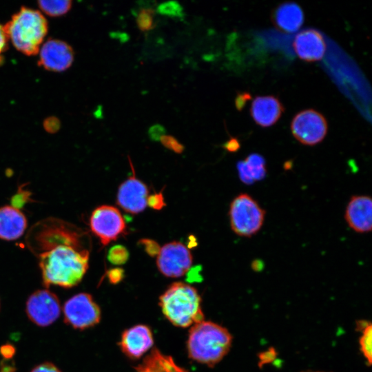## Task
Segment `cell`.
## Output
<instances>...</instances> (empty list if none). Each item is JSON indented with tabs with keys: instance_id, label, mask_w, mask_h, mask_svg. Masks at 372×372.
Instances as JSON below:
<instances>
[{
	"instance_id": "39",
	"label": "cell",
	"mask_w": 372,
	"mask_h": 372,
	"mask_svg": "<svg viewBox=\"0 0 372 372\" xmlns=\"http://www.w3.org/2000/svg\"><path fill=\"white\" fill-rule=\"evenodd\" d=\"M300 372H327V371H313V370H304V371H302Z\"/></svg>"
},
{
	"instance_id": "27",
	"label": "cell",
	"mask_w": 372,
	"mask_h": 372,
	"mask_svg": "<svg viewBox=\"0 0 372 372\" xmlns=\"http://www.w3.org/2000/svg\"><path fill=\"white\" fill-rule=\"evenodd\" d=\"M147 205L154 209H161L165 205L162 193L148 196Z\"/></svg>"
},
{
	"instance_id": "9",
	"label": "cell",
	"mask_w": 372,
	"mask_h": 372,
	"mask_svg": "<svg viewBox=\"0 0 372 372\" xmlns=\"http://www.w3.org/2000/svg\"><path fill=\"white\" fill-rule=\"evenodd\" d=\"M25 312L28 318L35 324L39 327L49 326L60 316L59 299L48 289L37 290L28 298Z\"/></svg>"
},
{
	"instance_id": "11",
	"label": "cell",
	"mask_w": 372,
	"mask_h": 372,
	"mask_svg": "<svg viewBox=\"0 0 372 372\" xmlns=\"http://www.w3.org/2000/svg\"><path fill=\"white\" fill-rule=\"evenodd\" d=\"M154 345L151 329L145 324H136L125 329L121 334L118 346L131 359H139Z\"/></svg>"
},
{
	"instance_id": "37",
	"label": "cell",
	"mask_w": 372,
	"mask_h": 372,
	"mask_svg": "<svg viewBox=\"0 0 372 372\" xmlns=\"http://www.w3.org/2000/svg\"><path fill=\"white\" fill-rule=\"evenodd\" d=\"M113 39H118L121 43H125L129 40V36L125 32H113L110 33Z\"/></svg>"
},
{
	"instance_id": "28",
	"label": "cell",
	"mask_w": 372,
	"mask_h": 372,
	"mask_svg": "<svg viewBox=\"0 0 372 372\" xmlns=\"http://www.w3.org/2000/svg\"><path fill=\"white\" fill-rule=\"evenodd\" d=\"M166 130L161 124H155L152 125L148 130V136L151 140L157 141H159L161 136L165 134Z\"/></svg>"
},
{
	"instance_id": "38",
	"label": "cell",
	"mask_w": 372,
	"mask_h": 372,
	"mask_svg": "<svg viewBox=\"0 0 372 372\" xmlns=\"http://www.w3.org/2000/svg\"><path fill=\"white\" fill-rule=\"evenodd\" d=\"M15 369L12 364L3 361L1 364L0 372H14Z\"/></svg>"
},
{
	"instance_id": "13",
	"label": "cell",
	"mask_w": 372,
	"mask_h": 372,
	"mask_svg": "<svg viewBox=\"0 0 372 372\" xmlns=\"http://www.w3.org/2000/svg\"><path fill=\"white\" fill-rule=\"evenodd\" d=\"M349 227L359 234L372 230V200L369 196L354 195L349 200L344 212Z\"/></svg>"
},
{
	"instance_id": "31",
	"label": "cell",
	"mask_w": 372,
	"mask_h": 372,
	"mask_svg": "<svg viewBox=\"0 0 372 372\" xmlns=\"http://www.w3.org/2000/svg\"><path fill=\"white\" fill-rule=\"evenodd\" d=\"M30 372H61L54 364L41 363L32 369Z\"/></svg>"
},
{
	"instance_id": "10",
	"label": "cell",
	"mask_w": 372,
	"mask_h": 372,
	"mask_svg": "<svg viewBox=\"0 0 372 372\" xmlns=\"http://www.w3.org/2000/svg\"><path fill=\"white\" fill-rule=\"evenodd\" d=\"M192 264L188 248L180 242L165 245L158 254L156 265L162 274L168 278H179L185 274Z\"/></svg>"
},
{
	"instance_id": "34",
	"label": "cell",
	"mask_w": 372,
	"mask_h": 372,
	"mask_svg": "<svg viewBox=\"0 0 372 372\" xmlns=\"http://www.w3.org/2000/svg\"><path fill=\"white\" fill-rule=\"evenodd\" d=\"M223 147L230 152H235L240 148V143L236 138H231L223 144Z\"/></svg>"
},
{
	"instance_id": "33",
	"label": "cell",
	"mask_w": 372,
	"mask_h": 372,
	"mask_svg": "<svg viewBox=\"0 0 372 372\" xmlns=\"http://www.w3.org/2000/svg\"><path fill=\"white\" fill-rule=\"evenodd\" d=\"M251 96L249 93L238 94L235 100L236 107L238 110H241L246 102L249 100Z\"/></svg>"
},
{
	"instance_id": "36",
	"label": "cell",
	"mask_w": 372,
	"mask_h": 372,
	"mask_svg": "<svg viewBox=\"0 0 372 372\" xmlns=\"http://www.w3.org/2000/svg\"><path fill=\"white\" fill-rule=\"evenodd\" d=\"M44 126L47 131L54 132L58 129L57 120L54 121V118H50L45 121Z\"/></svg>"
},
{
	"instance_id": "8",
	"label": "cell",
	"mask_w": 372,
	"mask_h": 372,
	"mask_svg": "<svg viewBox=\"0 0 372 372\" xmlns=\"http://www.w3.org/2000/svg\"><path fill=\"white\" fill-rule=\"evenodd\" d=\"M92 232L103 245L116 240L125 231V223L119 210L110 205L96 207L90 218Z\"/></svg>"
},
{
	"instance_id": "20",
	"label": "cell",
	"mask_w": 372,
	"mask_h": 372,
	"mask_svg": "<svg viewBox=\"0 0 372 372\" xmlns=\"http://www.w3.org/2000/svg\"><path fill=\"white\" fill-rule=\"evenodd\" d=\"M237 168L240 179L249 185L263 179L267 173L265 159L258 154H251L238 162Z\"/></svg>"
},
{
	"instance_id": "32",
	"label": "cell",
	"mask_w": 372,
	"mask_h": 372,
	"mask_svg": "<svg viewBox=\"0 0 372 372\" xmlns=\"http://www.w3.org/2000/svg\"><path fill=\"white\" fill-rule=\"evenodd\" d=\"M0 354L5 359H10L15 354V348L10 344H6L0 347Z\"/></svg>"
},
{
	"instance_id": "2",
	"label": "cell",
	"mask_w": 372,
	"mask_h": 372,
	"mask_svg": "<svg viewBox=\"0 0 372 372\" xmlns=\"http://www.w3.org/2000/svg\"><path fill=\"white\" fill-rule=\"evenodd\" d=\"M231 343L232 336L226 328L203 320L191 327L187 351L192 360L213 367L227 354Z\"/></svg>"
},
{
	"instance_id": "16",
	"label": "cell",
	"mask_w": 372,
	"mask_h": 372,
	"mask_svg": "<svg viewBox=\"0 0 372 372\" xmlns=\"http://www.w3.org/2000/svg\"><path fill=\"white\" fill-rule=\"evenodd\" d=\"M284 112L280 100L274 96H259L252 101L250 114L255 123L263 127L274 125Z\"/></svg>"
},
{
	"instance_id": "7",
	"label": "cell",
	"mask_w": 372,
	"mask_h": 372,
	"mask_svg": "<svg viewBox=\"0 0 372 372\" xmlns=\"http://www.w3.org/2000/svg\"><path fill=\"white\" fill-rule=\"evenodd\" d=\"M328 130L325 117L319 112L308 109L295 115L291 123V131L300 143L313 146L324 138Z\"/></svg>"
},
{
	"instance_id": "3",
	"label": "cell",
	"mask_w": 372,
	"mask_h": 372,
	"mask_svg": "<svg viewBox=\"0 0 372 372\" xmlns=\"http://www.w3.org/2000/svg\"><path fill=\"white\" fill-rule=\"evenodd\" d=\"M159 306L164 316L178 327H192L204 320L200 294L184 282L170 285L160 296Z\"/></svg>"
},
{
	"instance_id": "5",
	"label": "cell",
	"mask_w": 372,
	"mask_h": 372,
	"mask_svg": "<svg viewBox=\"0 0 372 372\" xmlns=\"http://www.w3.org/2000/svg\"><path fill=\"white\" fill-rule=\"evenodd\" d=\"M229 218L231 228L236 235L251 238L262 227L265 211L251 196L242 193L231 201Z\"/></svg>"
},
{
	"instance_id": "17",
	"label": "cell",
	"mask_w": 372,
	"mask_h": 372,
	"mask_svg": "<svg viewBox=\"0 0 372 372\" xmlns=\"http://www.w3.org/2000/svg\"><path fill=\"white\" fill-rule=\"evenodd\" d=\"M273 24L285 33H293L302 25L304 15L301 7L295 2L287 1L278 6L271 15Z\"/></svg>"
},
{
	"instance_id": "24",
	"label": "cell",
	"mask_w": 372,
	"mask_h": 372,
	"mask_svg": "<svg viewBox=\"0 0 372 372\" xmlns=\"http://www.w3.org/2000/svg\"><path fill=\"white\" fill-rule=\"evenodd\" d=\"M156 12L160 14L172 17L183 18L185 16L183 8L176 1H169L159 4Z\"/></svg>"
},
{
	"instance_id": "35",
	"label": "cell",
	"mask_w": 372,
	"mask_h": 372,
	"mask_svg": "<svg viewBox=\"0 0 372 372\" xmlns=\"http://www.w3.org/2000/svg\"><path fill=\"white\" fill-rule=\"evenodd\" d=\"M8 38L3 26L0 24V55L6 50Z\"/></svg>"
},
{
	"instance_id": "1",
	"label": "cell",
	"mask_w": 372,
	"mask_h": 372,
	"mask_svg": "<svg viewBox=\"0 0 372 372\" xmlns=\"http://www.w3.org/2000/svg\"><path fill=\"white\" fill-rule=\"evenodd\" d=\"M85 236L76 226L50 218L35 225L28 235V245L39 259L43 285L70 288L85 276L90 252Z\"/></svg>"
},
{
	"instance_id": "26",
	"label": "cell",
	"mask_w": 372,
	"mask_h": 372,
	"mask_svg": "<svg viewBox=\"0 0 372 372\" xmlns=\"http://www.w3.org/2000/svg\"><path fill=\"white\" fill-rule=\"evenodd\" d=\"M162 145L166 148L172 150L175 153L180 154L183 152L185 147L171 135H163L160 140Z\"/></svg>"
},
{
	"instance_id": "22",
	"label": "cell",
	"mask_w": 372,
	"mask_h": 372,
	"mask_svg": "<svg viewBox=\"0 0 372 372\" xmlns=\"http://www.w3.org/2000/svg\"><path fill=\"white\" fill-rule=\"evenodd\" d=\"M38 4L41 10L48 15L59 17L70 10L72 1L63 0L39 1Z\"/></svg>"
},
{
	"instance_id": "12",
	"label": "cell",
	"mask_w": 372,
	"mask_h": 372,
	"mask_svg": "<svg viewBox=\"0 0 372 372\" xmlns=\"http://www.w3.org/2000/svg\"><path fill=\"white\" fill-rule=\"evenodd\" d=\"M39 50V65L50 71H64L72 65L74 60L72 48L61 40L49 39Z\"/></svg>"
},
{
	"instance_id": "6",
	"label": "cell",
	"mask_w": 372,
	"mask_h": 372,
	"mask_svg": "<svg viewBox=\"0 0 372 372\" xmlns=\"http://www.w3.org/2000/svg\"><path fill=\"white\" fill-rule=\"evenodd\" d=\"M65 322L74 329L83 330L97 324L101 311L92 296L87 293L76 294L64 304Z\"/></svg>"
},
{
	"instance_id": "30",
	"label": "cell",
	"mask_w": 372,
	"mask_h": 372,
	"mask_svg": "<svg viewBox=\"0 0 372 372\" xmlns=\"http://www.w3.org/2000/svg\"><path fill=\"white\" fill-rule=\"evenodd\" d=\"M124 276V271L121 268H114L107 271V278L112 284H116L120 282Z\"/></svg>"
},
{
	"instance_id": "4",
	"label": "cell",
	"mask_w": 372,
	"mask_h": 372,
	"mask_svg": "<svg viewBox=\"0 0 372 372\" xmlns=\"http://www.w3.org/2000/svg\"><path fill=\"white\" fill-rule=\"evenodd\" d=\"M3 28L8 40L28 56L39 52L48 28L47 20L40 12L24 7Z\"/></svg>"
},
{
	"instance_id": "25",
	"label": "cell",
	"mask_w": 372,
	"mask_h": 372,
	"mask_svg": "<svg viewBox=\"0 0 372 372\" xmlns=\"http://www.w3.org/2000/svg\"><path fill=\"white\" fill-rule=\"evenodd\" d=\"M129 256V251L124 246L117 245L109 250L107 259L114 265H123L127 262Z\"/></svg>"
},
{
	"instance_id": "18",
	"label": "cell",
	"mask_w": 372,
	"mask_h": 372,
	"mask_svg": "<svg viewBox=\"0 0 372 372\" xmlns=\"http://www.w3.org/2000/svg\"><path fill=\"white\" fill-rule=\"evenodd\" d=\"M25 215L14 206L0 207V238L14 240L20 238L27 227Z\"/></svg>"
},
{
	"instance_id": "15",
	"label": "cell",
	"mask_w": 372,
	"mask_h": 372,
	"mask_svg": "<svg viewBox=\"0 0 372 372\" xmlns=\"http://www.w3.org/2000/svg\"><path fill=\"white\" fill-rule=\"evenodd\" d=\"M296 55L306 62L320 61L327 50L322 34L317 30L308 28L298 32L293 42Z\"/></svg>"
},
{
	"instance_id": "14",
	"label": "cell",
	"mask_w": 372,
	"mask_h": 372,
	"mask_svg": "<svg viewBox=\"0 0 372 372\" xmlns=\"http://www.w3.org/2000/svg\"><path fill=\"white\" fill-rule=\"evenodd\" d=\"M147 186L134 176L125 180L117 194V204L125 211L136 214L143 211L147 207L148 198Z\"/></svg>"
},
{
	"instance_id": "23",
	"label": "cell",
	"mask_w": 372,
	"mask_h": 372,
	"mask_svg": "<svg viewBox=\"0 0 372 372\" xmlns=\"http://www.w3.org/2000/svg\"><path fill=\"white\" fill-rule=\"evenodd\" d=\"M155 10L152 8H141L136 18L138 28L142 32L149 31L155 28Z\"/></svg>"
},
{
	"instance_id": "19",
	"label": "cell",
	"mask_w": 372,
	"mask_h": 372,
	"mask_svg": "<svg viewBox=\"0 0 372 372\" xmlns=\"http://www.w3.org/2000/svg\"><path fill=\"white\" fill-rule=\"evenodd\" d=\"M134 372H189L169 355L154 349L134 369Z\"/></svg>"
},
{
	"instance_id": "29",
	"label": "cell",
	"mask_w": 372,
	"mask_h": 372,
	"mask_svg": "<svg viewBox=\"0 0 372 372\" xmlns=\"http://www.w3.org/2000/svg\"><path fill=\"white\" fill-rule=\"evenodd\" d=\"M141 242V244L143 245L147 254H149L152 256H154L156 254L158 255L160 251V247L156 242L147 239L142 240Z\"/></svg>"
},
{
	"instance_id": "21",
	"label": "cell",
	"mask_w": 372,
	"mask_h": 372,
	"mask_svg": "<svg viewBox=\"0 0 372 372\" xmlns=\"http://www.w3.org/2000/svg\"><path fill=\"white\" fill-rule=\"evenodd\" d=\"M358 327L362 331L360 338V350L370 365L372 362V325L366 321H360Z\"/></svg>"
}]
</instances>
